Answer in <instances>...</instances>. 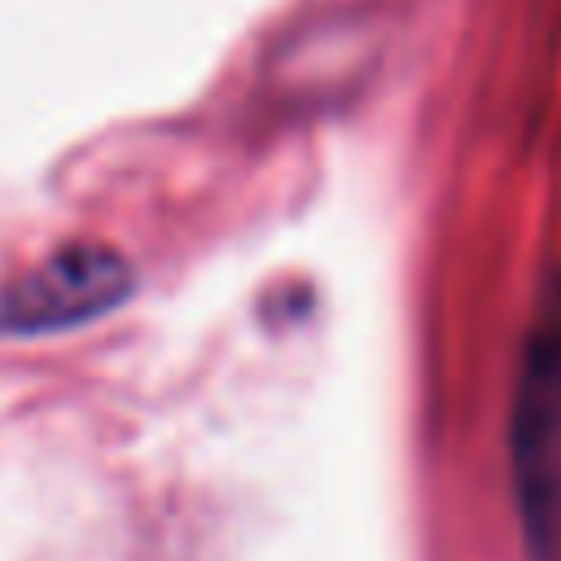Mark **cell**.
I'll return each mask as SVG.
<instances>
[{"mask_svg": "<svg viewBox=\"0 0 561 561\" xmlns=\"http://www.w3.org/2000/svg\"><path fill=\"white\" fill-rule=\"evenodd\" d=\"M508 430L526 552L561 561V316H543L526 342Z\"/></svg>", "mask_w": 561, "mask_h": 561, "instance_id": "cell-1", "label": "cell"}, {"mask_svg": "<svg viewBox=\"0 0 561 561\" xmlns=\"http://www.w3.org/2000/svg\"><path fill=\"white\" fill-rule=\"evenodd\" d=\"M131 263L110 245H61L0 285V337H44L101 320L131 298Z\"/></svg>", "mask_w": 561, "mask_h": 561, "instance_id": "cell-2", "label": "cell"}]
</instances>
